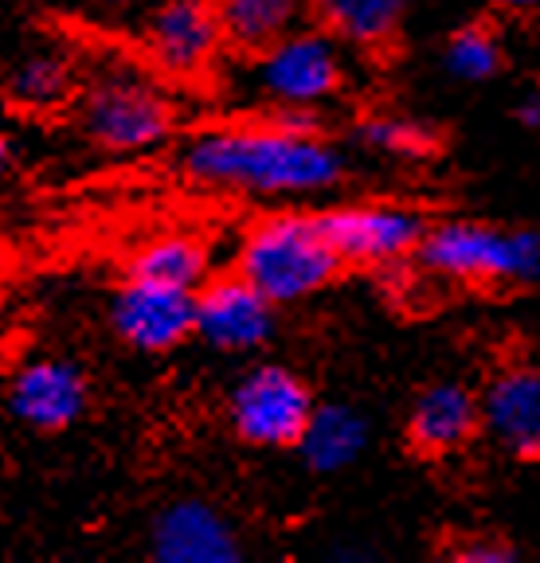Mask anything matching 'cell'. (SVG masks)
Returning a JSON list of instances; mask_svg holds the SVG:
<instances>
[{"label":"cell","mask_w":540,"mask_h":563,"mask_svg":"<svg viewBox=\"0 0 540 563\" xmlns=\"http://www.w3.org/2000/svg\"><path fill=\"white\" fill-rule=\"evenodd\" d=\"M188 185L235 196H318L345 176V161L318 133L313 110L200 130L180 150Z\"/></svg>","instance_id":"cell-1"},{"label":"cell","mask_w":540,"mask_h":563,"mask_svg":"<svg viewBox=\"0 0 540 563\" xmlns=\"http://www.w3.org/2000/svg\"><path fill=\"white\" fill-rule=\"evenodd\" d=\"M345 266L333 235L326 228V216L310 211H271L258 216L240 239L235 271L258 286L275 306L313 298L337 278Z\"/></svg>","instance_id":"cell-2"},{"label":"cell","mask_w":540,"mask_h":563,"mask_svg":"<svg viewBox=\"0 0 540 563\" xmlns=\"http://www.w3.org/2000/svg\"><path fill=\"white\" fill-rule=\"evenodd\" d=\"M75 125L102 153H150L177 125V106L142 67L110 59L75 95Z\"/></svg>","instance_id":"cell-3"},{"label":"cell","mask_w":540,"mask_h":563,"mask_svg":"<svg viewBox=\"0 0 540 563\" xmlns=\"http://www.w3.org/2000/svg\"><path fill=\"white\" fill-rule=\"evenodd\" d=\"M419 258L454 282H540V231L443 223L423 235Z\"/></svg>","instance_id":"cell-4"},{"label":"cell","mask_w":540,"mask_h":563,"mask_svg":"<svg viewBox=\"0 0 540 563\" xmlns=\"http://www.w3.org/2000/svg\"><path fill=\"white\" fill-rule=\"evenodd\" d=\"M313 396L306 379L286 364H258L243 372L228 396V422L247 446L286 450L298 446L313 415Z\"/></svg>","instance_id":"cell-5"},{"label":"cell","mask_w":540,"mask_h":563,"mask_svg":"<svg viewBox=\"0 0 540 563\" xmlns=\"http://www.w3.org/2000/svg\"><path fill=\"white\" fill-rule=\"evenodd\" d=\"M345 63L333 32L283 35L255 55V90L275 110H318L341 90Z\"/></svg>","instance_id":"cell-6"},{"label":"cell","mask_w":540,"mask_h":563,"mask_svg":"<svg viewBox=\"0 0 540 563\" xmlns=\"http://www.w3.org/2000/svg\"><path fill=\"white\" fill-rule=\"evenodd\" d=\"M110 329L133 352L161 356L196 336V290L125 274L110 298Z\"/></svg>","instance_id":"cell-7"},{"label":"cell","mask_w":540,"mask_h":563,"mask_svg":"<svg viewBox=\"0 0 540 563\" xmlns=\"http://www.w3.org/2000/svg\"><path fill=\"white\" fill-rule=\"evenodd\" d=\"M153 67L168 79H205L223 52V24L216 0H157L142 27Z\"/></svg>","instance_id":"cell-8"},{"label":"cell","mask_w":540,"mask_h":563,"mask_svg":"<svg viewBox=\"0 0 540 563\" xmlns=\"http://www.w3.org/2000/svg\"><path fill=\"white\" fill-rule=\"evenodd\" d=\"M275 301L251 286L240 271L208 278L196 290V341L228 356L258 352L275 336Z\"/></svg>","instance_id":"cell-9"},{"label":"cell","mask_w":540,"mask_h":563,"mask_svg":"<svg viewBox=\"0 0 540 563\" xmlns=\"http://www.w3.org/2000/svg\"><path fill=\"white\" fill-rule=\"evenodd\" d=\"M90 384L75 361L32 356L9 379V411L27 431H67L87 415Z\"/></svg>","instance_id":"cell-10"},{"label":"cell","mask_w":540,"mask_h":563,"mask_svg":"<svg viewBox=\"0 0 540 563\" xmlns=\"http://www.w3.org/2000/svg\"><path fill=\"white\" fill-rule=\"evenodd\" d=\"M326 228L341 258L353 266H388L423 243V220L399 203H345L326 211Z\"/></svg>","instance_id":"cell-11"},{"label":"cell","mask_w":540,"mask_h":563,"mask_svg":"<svg viewBox=\"0 0 540 563\" xmlns=\"http://www.w3.org/2000/svg\"><path fill=\"white\" fill-rule=\"evenodd\" d=\"M150 552L157 563H240V532L216 505L180 497L150 525Z\"/></svg>","instance_id":"cell-12"},{"label":"cell","mask_w":540,"mask_h":563,"mask_svg":"<svg viewBox=\"0 0 540 563\" xmlns=\"http://www.w3.org/2000/svg\"><path fill=\"white\" fill-rule=\"evenodd\" d=\"M486 434L517 457H540V368H509L482 396Z\"/></svg>","instance_id":"cell-13"},{"label":"cell","mask_w":540,"mask_h":563,"mask_svg":"<svg viewBox=\"0 0 540 563\" xmlns=\"http://www.w3.org/2000/svg\"><path fill=\"white\" fill-rule=\"evenodd\" d=\"M482 422V399L462 384H431L408 415V439L423 454H451L474 439Z\"/></svg>","instance_id":"cell-14"},{"label":"cell","mask_w":540,"mask_h":563,"mask_svg":"<svg viewBox=\"0 0 540 563\" xmlns=\"http://www.w3.org/2000/svg\"><path fill=\"white\" fill-rule=\"evenodd\" d=\"M368 446V422L361 411L345 404H321L313 407L306 434H301L298 450L318 474H337V470L353 466L356 457Z\"/></svg>","instance_id":"cell-15"},{"label":"cell","mask_w":540,"mask_h":563,"mask_svg":"<svg viewBox=\"0 0 540 563\" xmlns=\"http://www.w3.org/2000/svg\"><path fill=\"white\" fill-rule=\"evenodd\" d=\"M4 95H9V102L16 106V110H24V114H52V110H63V106L79 95L71 59L63 52H52V47L27 52L24 59L9 70Z\"/></svg>","instance_id":"cell-16"},{"label":"cell","mask_w":540,"mask_h":563,"mask_svg":"<svg viewBox=\"0 0 540 563\" xmlns=\"http://www.w3.org/2000/svg\"><path fill=\"white\" fill-rule=\"evenodd\" d=\"M130 274L168 282V286H185V290H200L212 278V251L192 231H161L130 258Z\"/></svg>","instance_id":"cell-17"},{"label":"cell","mask_w":540,"mask_h":563,"mask_svg":"<svg viewBox=\"0 0 540 563\" xmlns=\"http://www.w3.org/2000/svg\"><path fill=\"white\" fill-rule=\"evenodd\" d=\"M223 40L240 52L258 55L298 27L301 0H216Z\"/></svg>","instance_id":"cell-18"},{"label":"cell","mask_w":540,"mask_h":563,"mask_svg":"<svg viewBox=\"0 0 540 563\" xmlns=\"http://www.w3.org/2000/svg\"><path fill=\"white\" fill-rule=\"evenodd\" d=\"M313 16L353 47H384L399 32L408 0H306Z\"/></svg>","instance_id":"cell-19"},{"label":"cell","mask_w":540,"mask_h":563,"mask_svg":"<svg viewBox=\"0 0 540 563\" xmlns=\"http://www.w3.org/2000/svg\"><path fill=\"white\" fill-rule=\"evenodd\" d=\"M361 141L373 153L384 157H399V161H419L434 150L431 130H423L411 118H396V114H376L361 125Z\"/></svg>","instance_id":"cell-20"},{"label":"cell","mask_w":540,"mask_h":563,"mask_svg":"<svg viewBox=\"0 0 540 563\" xmlns=\"http://www.w3.org/2000/svg\"><path fill=\"white\" fill-rule=\"evenodd\" d=\"M447 70L462 82H486L502 70V44L489 27H462L447 44Z\"/></svg>","instance_id":"cell-21"},{"label":"cell","mask_w":540,"mask_h":563,"mask_svg":"<svg viewBox=\"0 0 540 563\" xmlns=\"http://www.w3.org/2000/svg\"><path fill=\"white\" fill-rule=\"evenodd\" d=\"M451 560H459V563H514L517 552H514V544H505V540H497V537H470L451 548Z\"/></svg>","instance_id":"cell-22"},{"label":"cell","mask_w":540,"mask_h":563,"mask_svg":"<svg viewBox=\"0 0 540 563\" xmlns=\"http://www.w3.org/2000/svg\"><path fill=\"white\" fill-rule=\"evenodd\" d=\"M517 122H525L529 130H540V95H529L517 106Z\"/></svg>","instance_id":"cell-23"},{"label":"cell","mask_w":540,"mask_h":563,"mask_svg":"<svg viewBox=\"0 0 540 563\" xmlns=\"http://www.w3.org/2000/svg\"><path fill=\"white\" fill-rule=\"evenodd\" d=\"M486 4H497V9H514V12L540 9V0H486Z\"/></svg>","instance_id":"cell-24"},{"label":"cell","mask_w":540,"mask_h":563,"mask_svg":"<svg viewBox=\"0 0 540 563\" xmlns=\"http://www.w3.org/2000/svg\"><path fill=\"white\" fill-rule=\"evenodd\" d=\"M9 165H12V145H9V137H4V130H0V180H4Z\"/></svg>","instance_id":"cell-25"}]
</instances>
